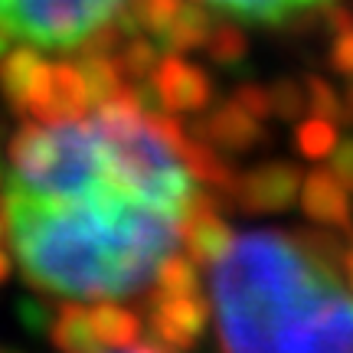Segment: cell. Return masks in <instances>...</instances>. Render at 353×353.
Here are the masks:
<instances>
[{
	"label": "cell",
	"instance_id": "1",
	"mask_svg": "<svg viewBox=\"0 0 353 353\" xmlns=\"http://www.w3.org/2000/svg\"><path fill=\"white\" fill-rule=\"evenodd\" d=\"M3 213L26 281L72 301H125L148 291L187 223L183 213L125 187L108 161L95 183L59 196L3 180Z\"/></svg>",
	"mask_w": 353,
	"mask_h": 353
},
{
	"label": "cell",
	"instance_id": "2",
	"mask_svg": "<svg viewBox=\"0 0 353 353\" xmlns=\"http://www.w3.org/2000/svg\"><path fill=\"white\" fill-rule=\"evenodd\" d=\"M210 268L226 350H353V285L334 242L255 229L232 236Z\"/></svg>",
	"mask_w": 353,
	"mask_h": 353
},
{
	"label": "cell",
	"instance_id": "3",
	"mask_svg": "<svg viewBox=\"0 0 353 353\" xmlns=\"http://www.w3.org/2000/svg\"><path fill=\"white\" fill-rule=\"evenodd\" d=\"M125 7V0H0V26L37 50L69 52Z\"/></svg>",
	"mask_w": 353,
	"mask_h": 353
},
{
	"label": "cell",
	"instance_id": "4",
	"mask_svg": "<svg viewBox=\"0 0 353 353\" xmlns=\"http://www.w3.org/2000/svg\"><path fill=\"white\" fill-rule=\"evenodd\" d=\"M210 321V301L196 294H151L148 301V321L144 330L151 334L148 341L141 337L134 350H187L203 337Z\"/></svg>",
	"mask_w": 353,
	"mask_h": 353
},
{
	"label": "cell",
	"instance_id": "5",
	"mask_svg": "<svg viewBox=\"0 0 353 353\" xmlns=\"http://www.w3.org/2000/svg\"><path fill=\"white\" fill-rule=\"evenodd\" d=\"M148 79H151L154 99L174 114L200 112V108H206V101L213 99V85H210L206 72L187 63V59H180L176 52L161 56V63L154 65V72Z\"/></svg>",
	"mask_w": 353,
	"mask_h": 353
},
{
	"label": "cell",
	"instance_id": "6",
	"mask_svg": "<svg viewBox=\"0 0 353 353\" xmlns=\"http://www.w3.org/2000/svg\"><path fill=\"white\" fill-rule=\"evenodd\" d=\"M50 63H43L33 46H17V50L0 52V92L20 118H30V105L46 85Z\"/></svg>",
	"mask_w": 353,
	"mask_h": 353
},
{
	"label": "cell",
	"instance_id": "7",
	"mask_svg": "<svg viewBox=\"0 0 353 353\" xmlns=\"http://www.w3.org/2000/svg\"><path fill=\"white\" fill-rule=\"evenodd\" d=\"M294 190H298L294 167L265 164V167L249 170L245 176H236L232 196L249 213H272V210H285L294 200Z\"/></svg>",
	"mask_w": 353,
	"mask_h": 353
},
{
	"label": "cell",
	"instance_id": "8",
	"mask_svg": "<svg viewBox=\"0 0 353 353\" xmlns=\"http://www.w3.org/2000/svg\"><path fill=\"white\" fill-rule=\"evenodd\" d=\"M255 118L259 114H252L245 105H239V101L232 99L229 105L216 108L203 125H196L193 138L206 141L210 148H219V151H245L262 134V128H259Z\"/></svg>",
	"mask_w": 353,
	"mask_h": 353
},
{
	"label": "cell",
	"instance_id": "9",
	"mask_svg": "<svg viewBox=\"0 0 353 353\" xmlns=\"http://www.w3.org/2000/svg\"><path fill=\"white\" fill-rule=\"evenodd\" d=\"M210 10L242 20V23L255 26H278L288 23L301 13H311L317 7H324L327 0H203Z\"/></svg>",
	"mask_w": 353,
	"mask_h": 353
},
{
	"label": "cell",
	"instance_id": "10",
	"mask_svg": "<svg viewBox=\"0 0 353 353\" xmlns=\"http://www.w3.org/2000/svg\"><path fill=\"white\" fill-rule=\"evenodd\" d=\"M88 321L99 350H134V343L144 334V321L138 311L114 301H99L95 307H88Z\"/></svg>",
	"mask_w": 353,
	"mask_h": 353
},
{
	"label": "cell",
	"instance_id": "11",
	"mask_svg": "<svg viewBox=\"0 0 353 353\" xmlns=\"http://www.w3.org/2000/svg\"><path fill=\"white\" fill-rule=\"evenodd\" d=\"M213 33V17L203 7V0H183L180 10L174 13V20L167 23V30L161 33V46L170 52H183V50H200L206 46V39Z\"/></svg>",
	"mask_w": 353,
	"mask_h": 353
},
{
	"label": "cell",
	"instance_id": "12",
	"mask_svg": "<svg viewBox=\"0 0 353 353\" xmlns=\"http://www.w3.org/2000/svg\"><path fill=\"white\" fill-rule=\"evenodd\" d=\"M304 210L314 216V223H343L347 216V196L341 187V174H327V170H314L304 183Z\"/></svg>",
	"mask_w": 353,
	"mask_h": 353
},
{
	"label": "cell",
	"instance_id": "13",
	"mask_svg": "<svg viewBox=\"0 0 353 353\" xmlns=\"http://www.w3.org/2000/svg\"><path fill=\"white\" fill-rule=\"evenodd\" d=\"M50 341L59 347V350L69 353H88V350H99V341L92 334V321H88V307H82L79 301L59 304L56 317L50 321Z\"/></svg>",
	"mask_w": 353,
	"mask_h": 353
},
{
	"label": "cell",
	"instance_id": "14",
	"mask_svg": "<svg viewBox=\"0 0 353 353\" xmlns=\"http://www.w3.org/2000/svg\"><path fill=\"white\" fill-rule=\"evenodd\" d=\"M114 65H118V72L121 79H134V82H144V79L154 72V65L161 63V46L151 43L148 37H141L138 33H131V37L112 52Z\"/></svg>",
	"mask_w": 353,
	"mask_h": 353
},
{
	"label": "cell",
	"instance_id": "15",
	"mask_svg": "<svg viewBox=\"0 0 353 353\" xmlns=\"http://www.w3.org/2000/svg\"><path fill=\"white\" fill-rule=\"evenodd\" d=\"M76 65H79V72H82V82H85V92H88V101H92V105H99V101H105L108 95H114V92L121 88V82H125L112 56L82 52V59H79Z\"/></svg>",
	"mask_w": 353,
	"mask_h": 353
},
{
	"label": "cell",
	"instance_id": "16",
	"mask_svg": "<svg viewBox=\"0 0 353 353\" xmlns=\"http://www.w3.org/2000/svg\"><path fill=\"white\" fill-rule=\"evenodd\" d=\"M206 50L216 63H236L242 52H245V39L232 23H219L213 26V33L206 39Z\"/></svg>",
	"mask_w": 353,
	"mask_h": 353
},
{
	"label": "cell",
	"instance_id": "17",
	"mask_svg": "<svg viewBox=\"0 0 353 353\" xmlns=\"http://www.w3.org/2000/svg\"><path fill=\"white\" fill-rule=\"evenodd\" d=\"M7 275H10V259L0 252V281H7Z\"/></svg>",
	"mask_w": 353,
	"mask_h": 353
},
{
	"label": "cell",
	"instance_id": "18",
	"mask_svg": "<svg viewBox=\"0 0 353 353\" xmlns=\"http://www.w3.org/2000/svg\"><path fill=\"white\" fill-rule=\"evenodd\" d=\"M7 46H10V33H7V30L0 26V52L7 50Z\"/></svg>",
	"mask_w": 353,
	"mask_h": 353
},
{
	"label": "cell",
	"instance_id": "19",
	"mask_svg": "<svg viewBox=\"0 0 353 353\" xmlns=\"http://www.w3.org/2000/svg\"><path fill=\"white\" fill-rule=\"evenodd\" d=\"M7 236V223H3V216H0V239Z\"/></svg>",
	"mask_w": 353,
	"mask_h": 353
},
{
	"label": "cell",
	"instance_id": "20",
	"mask_svg": "<svg viewBox=\"0 0 353 353\" xmlns=\"http://www.w3.org/2000/svg\"><path fill=\"white\" fill-rule=\"evenodd\" d=\"M0 200H3V170H0Z\"/></svg>",
	"mask_w": 353,
	"mask_h": 353
}]
</instances>
